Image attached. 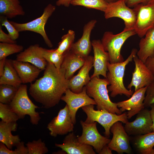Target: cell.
Instances as JSON below:
<instances>
[{"mask_svg":"<svg viewBox=\"0 0 154 154\" xmlns=\"http://www.w3.org/2000/svg\"><path fill=\"white\" fill-rule=\"evenodd\" d=\"M6 58L0 60V77L3 74Z\"/></svg>","mask_w":154,"mask_h":154,"instance_id":"cell-45","label":"cell"},{"mask_svg":"<svg viewBox=\"0 0 154 154\" xmlns=\"http://www.w3.org/2000/svg\"><path fill=\"white\" fill-rule=\"evenodd\" d=\"M134 145L141 154H150L154 146V131L135 136Z\"/></svg>","mask_w":154,"mask_h":154,"instance_id":"cell-28","label":"cell"},{"mask_svg":"<svg viewBox=\"0 0 154 154\" xmlns=\"http://www.w3.org/2000/svg\"><path fill=\"white\" fill-rule=\"evenodd\" d=\"M137 15L134 30L141 38L154 28V0L146 4H139L133 8Z\"/></svg>","mask_w":154,"mask_h":154,"instance_id":"cell-9","label":"cell"},{"mask_svg":"<svg viewBox=\"0 0 154 154\" xmlns=\"http://www.w3.org/2000/svg\"><path fill=\"white\" fill-rule=\"evenodd\" d=\"M0 77V84H7L19 88L22 83L11 59H6L3 73Z\"/></svg>","mask_w":154,"mask_h":154,"instance_id":"cell-27","label":"cell"},{"mask_svg":"<svg viewBox=\"0 0 154 154\" xmlns=\"http://www.w3.org/2000/svg\"><path fill=\"white\" fill-rule=\"evenodd\" d=\"M0 42H1L8 43H16L15 40H13L8 34L5 33L3 30L2 26L0 25Z\"/></svg>","mask_w":154,"mask_h":154,"instance_id":"cell-39","label":"cell"},{"mask_svg":"<svg viewBox=\"0 0 154 154\" xmlns=\"http://www.w3.org/2000/svg\"><path fill=\"white\" fill-rule=\"evenodd\" d=\"M110 85L106 78L94 77L86 86L87 93L96 102L97 110H105L114 114H121L122 112L118 109L117 103L112 102L110 99L107 88Z\"/></svg>","mask_w":154,"mask_h":154,"instance_id":"cell-3","label":"cell"},{"mask_svg":"<svg viewBox=\"0 0 154 154\" xmlns=\"http://www.w3.org/2000/svg\"><path fill=\"white\" fill-rule=\"evenodd\" d=\"M75 32L69 30L67 33L61 37V41L58 43L57 51L60 54H64L70 50L75 38Z\"/></svg>","mask_w":154,"mask_h":154,"instance_id":"cell-31","label":"cell"},{"mask_svg":"<svg viewBox=\"0 0 154 154\" xmlns=\"http://www.w3.org/2000/svg\"><path fill=\"white\" fill-rule=\"evenodd\" d=\"M9 104L19 119H23L25 115H28L30 116V121L32 124L37 125L41 117L36 109L39 107L29 98L27 85L21 84L20 86L14 97Z\"/></svg>","mask_w":154,"mask_h":154,"instance_id":"cell-4","label":"cell"},{"mask_svg":"<svg viewBox=\"0 0 154 154\" xmlns=\"http://www.w3.org/2000/svg\"><path fill=\"white\" fill-rule=\"evenodd\" d=\"M147 87L135 91L129 99L117 103V107L122 112L128 111L126 112L128 119L137 114L145 108L143 102Z\"/></svg>","mask_w":154,"mask_h":154,"instance_id":"cell-17","label":"cell"},{"mask_svg":"<svg viewBox=\"0 0 154 154\" xmlns=\"http://www.w3.org/2000/svg\"><path fill=\"white\" fill-rule=\"evenodd\" d=\"M93 57L88 56L85 62L78 74L69 80L68 88L75 93H79L82 90L91 80L89 73L93 66Z\"/></svg>","mask_w":154,"mask_h":154,"instance_id":"cell-20","label":"cell"},{"mask_svg":"<svg viewBox=\"0 0 154 154\" xmlns=\"http://www.w3.org/2000/svg\"><path fill=\"white\" fill-rule=\"evenodd\" d=\"M0 118L6 123L17 122L19 118L12 110L9 104L0 102Z\"/></svg>","mask_w":154,"mask_h":154,"instance_id":"cell-33","label":"cell"},{"mask_svg":"<svg viewBox=\"0 0 154 154\" xmlns=\"http://www.w3.org/2000/svg\"><path fill=\"white\" fill-rule=\"evenodd\" d=\"M70 4L73 6H81L104 12L108 3L104 0H71Z\"/></svg>","mask_w":154,"mask_h":154,"instance_id":"cell-30","label":"cell"},{"mask_svg":"<svg viewBox=\"0 0 154 154\" xmlns=\"http://www.w3.org/2000/svg\"><path fill=\"white\" fill-rule=\"evenodd\" d=\"M74 125L66 104L48 124L47 128L50 131V135L56 137L58 135H64L72 132Z\"/></svg>","mask_w":154,"mask_h":154,"instance_id":"cell-12","label":"cell"},{"mask_svg":"<svg viewBox=\"0 0 154 154\" xmlns=\"http://www.w3.org/2000/svg\"><path fill=\"white\" fill-rule=\"evenodd\" d=\"M19 88L7 84H0V102L9 104L13 99Z\"/></svg>","mask_w":154,"mask_h":154,"instance_id":"cell-32","label":"cell"},{"mask_svg":"<svg viewBox=\"0 0 154 154\" xmlns=\"http://www.w3.org/2000/svg\"><path fill=\"white\" fill-rule=\"evenodd\" d=\"M92 44L94 51L93 66L94 69L91 78L94 77L99 78L100 75L106 78L107 64L110 60L108 53L105 50L100 40H94Z\"/></svg>","mask_w":154,"mask_h":154,"instance_id":"cell-16","label":"cell"},{"mask_svg":"<svg viewBox=\"0 0 154 154\" xmlns=\"http://www.w3.org/2000/svg\"><path fill=\"white\" fill-rule=\"evenodd\" d=\"M145 94L143 103L145 107L147 108L154 103V81L147 86Z\"/></svg>","mask_w":154,"mask_h":154,"instance_id":"cell-38","label":"cell"},{"mask_svg":"<svg viewBox=\"0 0 154 154\" xmlns=\"http://www.w3.org/2000/svg\"><path fill=\"white\" fill-rule=\"evenodd\" d=\"M135 34L134 29L127 31L123 30L117 34L109 31L104 33L101 41L105 50L108 53L110 63H117L124 61L121 53L122 46L128 38Z\"/></svg>","mask_w":154,"mask_h":154,"instance_id":"cell-6","label":"cell"},{"mask_svg":"<svg viewBox=\"0 0 154 154\" xmlns=\"http://www.w3.org/2000/svg\"><path fill=\"white\" fill-rule=\"evenodd\" d=\"M149 107L151 108V110L149 111L153 123L152 126V131H154V103L151 104Z\"/></svg>","mask_w":154,"mask_h":154,"instance_id":"cell-44","label":"cell"},{"mask_svg":"<svg viewBox=\"0 0 154 154\" xmlns=\"http://www.w3.org/2000/svg\"><path fill=\"white\" fill-rule=\"evenodd\" d=\"M104 12L106 19L116 17L122 19L125 25L123 31L134 29L137 20L136 13L133 9L127 5L124 0L108 3Z\"/></svg>","mask_w":154,"mask_h":154,"instance_id":"cell-8","label":"cell"},{"mask_svg":"<svg viewBox=\"0 0 154 154\" xmlns=\"http://www.w3.org/2000/svg\"><path fill=\"white\" fill-rule=\"evenodd\" d=\"M22 46L16 43L0 42V60L6 58L8 56L15 53L20 52L23 50Z\"/></svg>","mask_w":154,"mask_h":154,"instance_id":"cell-34","label":"cell"},{"mask_svg":"<svg viewBox=\"0 0 154 154\" xmlns=\"http://www.w3.org/2000/svg\"><path fill=\"white\" fill-rule=\"evenodd\" d=\"M64 94L61 100L65 102L68 106L72 122L74 124L76 122V113L80 108L91 104L96 105L94 100L88 95L86 86L79 93H74L68 88Z\"/></svg>","mask_w":154,"mask_h":154,"instance_id":"cell-11","label":"cell"},{"mask_svg":"<svg viewBox=\"0 0 154 154\" xmlns=\"http://www.w3.org/2000/svg\"><path fill=\"white\" fill-rule=\"evenodd\" d=\"M85 60L71 50L64 54L61 67L65 70L66 79L70 80L72 77L75 72L84 65Z\"/></svg>","mask_w":154,"mask_h":154,"instance_id":"cell-24","label":"cell"},{"mask_svg":"<svg viewBox=\"0 0 154 154\" xmlns=\"http://www.w3.org/2000/svg\"><path fill=\"white\" fill-rule=\"evenodd\" d=\"M81 108L87 116L84 122L87 123L94 122H98L104 128L105 135L108 138L110 135V128L114 123L119 121L125 123L128 121L126 112L118 115L105 110H95L94 109V105L92 104Z\"/></svg>","mask_w":154,"mask_h":154,"instance_id":"cell-5","label":"cell"},{"mask_svg":"<svg viewBox=\"0 0 154 154\" xmlns=\"http://www.w3.org/2000/svg\"><path fill=\"white\" fill-rule=\"evenodd\" d=\"M41 54L47 62L53 64L58 70H60L63 59L64 54L59 53L56 48L48 49L40 47Z\"/></svg>","mask_w":154,"mask_h":154,"instance_id":"cell-29","label":"cell"},{"mask_svg":"<svg viewBox=\"0 0 154 154\" xmlns=\"http://www.w3.org/2000/svg\"><path fill=\"white\" fill-rule=\"evenodd\" d=\"M55 9V6L49 4L44 8L41 16L32 21L23 23H17L13 21L9 22L19 32L29 31L40 34L48 46L52 48L53 44L46 34L45 26L48 19Z\"/></svg>","mask_w":154,"mask_h":154,"instance_id":"cell-7","label":"cell"},{"mask_svg":"<svg viewBox=\"0 0 154 154\" xmlns=\"http://www.w3.org/2000/svg\"><path fill=\"white\" fill-rule=\"evenodd\" d=\"M0 15L11 19L24 15L25 12L19 0H0Z\"/></svg>","mask_w":154,"mask_h":154,"instance_id":"cell-26","label":"cell"},{"mask_svg":"<svg viewBox=\"0 0 154 154\" xmlns=\"http://www.w3.org/2000/svg\"><path fill=\"white\" fill-rule=\"evenodd\" d=\"M138 50L133 48L130 55L125 60L122 62L111 64L108 63V72L106 78L110 85L108 87L110 96L114 98L118 95L123 94L128 98L132 96L133 90H128L125 86L123 81L126 66L133 60L134 56L137 54Z\"/></svg>","mask_w":154,"mask_h":154,"instance_id":"cell-2","label":"cell"},{"mask_svg":"<svg viewBox=\"0 0 154 154\" xmlns=\"http://www.w3.org/2000/svg\"><path fill=\"white\" fill-rule=\"evenodd\" d=\"M55 145L68 154H96L92 146L80 143L77 136L73 132H70L66 136L62 143H55Z\"/></svg>","mask_w":154,"mask_h":154,"instance_id":"cell-19","label":"cell"},{"mask_svg":"<svg viewBox=\"0 0 154 154\" xmlns=\"http://www.w3.org/2000/svg\"><path fill=\"white\" fill-rule=\"evenodd\" d=\"M97 22L96 20H92L84 25L82 36L73 44L70 50L72 52L85 58L89 56L92 46L90 35Z\"/></svg>","mask_w":154,"mask_h":154,"instance_id":"cell-18","label":"cell"},{"mask_svg":"<svg viewBox=\"0 0 154 154\" xmlns=\"http://www.w3.org/2000/svg\"><path fill=\"white\" fill-rule=\"evenodd\" d=\"M122 123L119 121L117 122L111 127L110 131L113 134V137L108 146L112 151L118 154H130L131 152V148L129 135Z\"/></svg>","mask_w":154,"mask_h":154,"instance_id":"cell-15","label":"cell"},{"mask_svg":"<svg viewBox=\"0 0 154 154\" xmlns=\"http://www.w3.org/2000/svg\"><path fill=\"white\" fill-rule=\"evenodd\" d=\"M108 3H110L117 1L119 0H104Z\"/></svg>","mask_w":154,"mask_h":154,"instance_id":"cell-46","label":"cell"},{"mask_svg":"<svg viewBox=\"0 0 154 154\" xmlns=\"http://www.w3.org/2000/svg\"><path fill=\"white\" fill-rule=\"evenodd\" d=\"M16 122L6 123L0 121V142L4 143L9 149L16 147L21 141L18 135H13L12 131L17 130Z\"/></svg>","mask_w":154,"mask_h":154,"instance_id":"cell-23","label":"cell"},{"mask_svg":"<svg viewBox=\"0 0 154 154\" xmlns=\"http://www.w3.org/2000/svg\"><path fill=\"white\" fill-rule=\"evenodd\" d=\"M144 37L139 42L137 55L145 63L148 58L154 55V28L147 31Z\"/></svg>","mask_w":154,"mask_h":154,"instance_id":"cell-25","label":"cell"},{"mask_svg":"<svg viewBox=\"0 0 154 154\" xmlns=\"http://www.w3.org/2000/svg\"><path fill=\"white\" fill-rule=\"evenodd\" d=\"M14 150L9 149L3 143H0V154H28L27 146L24 145V142L21 141L16 146Z\"/></svg>","mask_w":154,"mask_h":154,"instance_id":"cell-36","label":"cell"},{"mask_svg":"<svg viewBox=\"0 0 154 154\" xmlns=\"http://www.w3.org/2000/svg\"><path fill=\"white\" fill-rule=\"evenodd\" d=\"M82 129V133L80 136H77L78 140L80 143L90 145L99 153L102 148L108 145L111 139L101 135L97 127V122L90 123L80 121Z\"/></svg>","mask_w":154,"mask_h":154,"instance_id":"cell-10","label":"cell"},{"mask_svg":"<svg viewBox=\"0 0 154 154\" xmlns=\"http://www.w3.org/2000/svg\"><path fill=\"white\" fill-rule=\"evenodd\" d=\"M153 0H124L127 5L129 7H134L140 4H146Z\"/></svg>","mask_w":154,"mask_h":154,"instance_id":"cell-40","label":"cell"},{"mask_svg":"<svg viewBox=\"0 0 154 154\" xmlns=\"http://www.w3.org/2000/svg\"><path fill=\"white\" fill-rule=\"evenodd\" d=\"M6 17L0 15V21L1 25L4 26L8 32V35L13 40H15L19 37V33L13 25L7 19Z\"/></svg>","mask_w":154,"mask_h":154,"instance_id":"cell-37","label":"cell"},{"mask_svg":"<svg viewBox=\"0 0 154 154\" xmlns=\"http://www.w3.org/2000/svg\"><path fill=\"white\" fill-rule=\"evenodd\" d=\"M152 124L150 111L145 108L137 114L135 120L125 123L124 128L129 135L136 136L152 132Z\"/></svg>","mask_w":154,"mask_h":154,"instance_id":"cell-14","label":"cell"},{"mask_svg":"<svg viewBox=\"0 0 154 154\" xmlns=\"http://www.w3.org/2000/svg\"><path fill=\"white\" fill-rule=\"evenodd\" d=\"M16 60L29 62L41 70H44L47 62L42 56L40 47L38 44L30 46L17 56Z\"/></svg>","mask_w":154,"mask_h":154,"instance_id":"cell-21","label":"cell"},{"mask_svg":"<svg viewBox=\"0 0 154 154\" xmlns=\"http://www.w3.org/2000/svg\"><path fill=\"white\" fill-rule=\"evenodd\" d=\"M42 77L31 83L30 95L46 109L57 104L68 88L69 80L66 79L64 69L58 70L52 63L47 62Z\"/></svg>","mask_w":154,"mask_h":154,"instance_id":"cell-1","label":"cell"},{"mask_svg":"<svg viewBox=\"0 0 154 154\" xmlns=\"http://www.w3.org/2000/svg\"><path fill=\"white\" fill-rule=\"evenodd\" d=\"M13 65L22 83H31L38 77L42 70L28 62L12 60Z\"/></svg>","mask_w":154,"mask_h":154,"instance_id":"cell-22","label":"cell"},{"mask_svg":"<svg viewBox=\"0 0 154 154\" xmlns=\"http://www.w3.org/2000/svg\"><path fill=\"white\" fill-rule=\"evenodd\" d=\"M112 150L108 145L104 146L99 152V154H112Z\"/></svg>","mask_w":154,"mask_h":154,"instance_id":"cell-43","label":"cell"},{"mask_svg":"<svg viewBox=\"0 0 154 154\" xmlns=\"http://www.w3.org/2000/svg\"><path fill=\"white\" fill-rule=\"evenodd\" d=\"M26 145L28 154H45L48 151L45 143L40 138L37 140L29 141Z\"/></svg>","mask_w":154,"mask_h":154,"instance_id":"cell-35","label":"cell"},{"mask_svg":"<svg viewBox=\"0 0 154 154\" xmlns=\"http://www.w3.org/2000/svg\"><path fill=\"white\" fill-rule=\"evenodd\" d=\"M145 63L154 76V55L148 58Z\"/></svg>","mask_w":154,"mask_h":154,"instance_id":"cell-41","label":"cell"},{"mask_svg":"<svg viewBox=\"0 0 154 154\" xmlns=\"http://www.w3.org/2000/svg\"><path fill=\"white\" fill-rule=\"evenodd\" d=\"M71 0H58L56 2L57 6H64L65 7H68L70 4Z\"/></svg>","mask_w":154,"mask_h":154,"instance_id":"cell-42","label":"cell"},{"mask_svg":"<svg viewBox=\"0 0 154 154\" xmlns=\"http://www.w3.org/2000/svg\"><path fill=\"white\" fill-rule=\"evenodd\" d=\"M135 68L132 73V76L130 83L127 88L131 90L133 87L135 91L147 86L154 81V76L145 63L140 59L137 54L133 57Z\"/></svg>","mask_w":154,"mask_h":154,"instance_id":"cell-13","label":"cell"}]
</instances>
